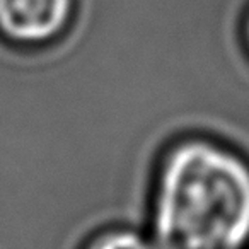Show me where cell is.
I'll list each match as a JSON object with an SVG mask.
<instances>
[{"mask_svg": "<svg viewBox=\"0 0 249 249\" xmlns=\"http://www.w3.org/2000/svg\"><path fill=\"white\" fill-rule=\"evenodd\" d=\"M86 249H156V246L133 231H111L92 239Z\"/></svg>", "mask_w": 249, "mask_h": 249, "instance_id": "3", "label": "cell"}, {"mask_svg": "<svg viewBox=\"0 0 249 249\" xmlns=\"http://www.w3.org/2000/svg\"><path fill=\"white\" fill-rule=\"evenodd\" d=\"M246 35H248V43H249V19H248V26H246Z\"/></svg>", "mask_w": 249, "mask_h": 249, "instance_id": "4", "label": "cell"}, {"mask_svg": "<svg viewBox=\"0 0 249 249\" xmlns=\"http://www.w3.org/2000/svg\"><path fill=\"white\" fill-rule=\"evenodd\" d=\"M72 0H0V31L18 43H43L56 36L70 16Z\"/></svg>", "mask_w": 249, "mask_h": 249, "instance_id": "2", "label": "cell"}, {"mask_svg": "<svg viewBox=\"0 0 249 249\" xmlns=\"http://www.w3.org/2000/svg\"><path fill=\"white\" fill-rule=\"evenodd\" d=\"M156 249H244L249 164L207 140H184L159 166L152 201Z\"/></svg>", "mask_w": 249, "mask_h": 249, "instance_id": "1", "label": "cell"}]
</instances>
